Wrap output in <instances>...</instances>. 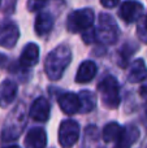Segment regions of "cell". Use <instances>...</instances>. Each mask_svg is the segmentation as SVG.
I'll list each match as a JSON object with an SVG mask.
<instances>
[{
    "label": "cell",
    "instance_id": "cell-18",
    "mask_svg": "<svg viewBox=\"0 0 147 148\" xmlns=\"http://www.w3.org/2000/svg\"><path fill=\"white\" fill-rule=\"evenodd\" d=\"M122 130L124 127L120 126L117 122H109L104 126L103 133H102V136H103L104 142L107 143H111V142H117L120 139L122 134Z\"/></svg>",
    "mask_w": 147,
    "mask_h": 148
},
{
    "label": "cell",
    "instance_id": "cell-16",
    "mask_svg": "<svg viewBox=\"0 0 147 148\" xmlns=\"http://www.w3.org/2000/svg\"><path fill=\"white\" fill-rule=\"evenodd\" d=\"M54 27V17L48 12H41L35 18V33L38 35H46Z\"/></svg>",
    "mask_w": 147,
    "mask_h": 148
},
{
    "label": "cell",
    "instance_id": "cell-7",
    "mask_svg": "<svg viewBox=\"0 0 147 148\" xmlns=\"http://www.w3.org/2000/svg\"><path fill=\"white\" fill-rule=\"evenodd\" d=\"M20 30L12 21H0V46L5 48H12L17 43Z\"/></svg>",
    "mask_w": 147,
    "mask_h": 148
},
{
    "label": "cell",
    "instance_id": "cell-3",
    "mask_svg": "<svg viewBox=\"0 0 147 148\" xmlns=\"http://www.w3.org/2000/svg\"><path fill=\"white\" fill-rule=\"evenodd\" d=\"M119 38V26L111 14L102 13L99 25L95 29V40L103 44H113Z\"/></svg>",
    "mask_w": 147,
    "mask_h": 148
},
{
    "label": "cell",
    "instance_id": "cell-6",
    "mask_svg": "<svg viewBox=\"0 0 147 148\" xmlns=\"http://www.w3.org/2000/svg\"><path fill=\"white\" fill-rule=\"evenodd\" d=\"M80 138V125L74 120H65L59 129V143L63 148H70Z\"/></svg>",
    "mask_w": 147,
    "mask_h": 148
},
{
    "label": "cell",
    "instance_id": "cell-21",
    "mask_svg": "<svg viewBox=\"0 0 147 148\" xmlns=\"http://www.w3.org/2000/svg\"><path fill=\"white\" fill-rule=\"evenodd\" d=\"M138 36L142 42H146L147 43V16L138 23Z\"/></svg>",
    "mask_w": 147,
    "mask_h": 148
},
{
    "label": "cell",
    "instance_id": "cell-23",
    "mask_svg": "<svg viewBox=\"0 0 147 148\" xmlns=\"http://www.w3.org/2000/svg\"><path fill=\"white\" fill-rule=\"evenodd\" d=\"M100 3L106 8H115L120 3V0H100Z\"/></svg>",
    "mask_w": 147,
    "mask_h": 148
},
{
    "label": "cell",
    "instance_id": "cell-11",
    "mask_svg": "<svg viewBox=\"0 0 147 148\" xmlns=\"http://www.w3.org/2000/svg\"><path fill=\"white\" fill-rule=\"evenodd\" d=\"M17 96V84L10 79H5L0 84V107L7 108Z\"/></svg>",
    "mask_w": 147,
    "mask_h": 148
},
{
    "label": "cell",
    "instance_id": "cell-20",
    "mask_svg": "<svg viewBox=\"0 0 147 148\" xmlns=\"http://www.w3.org/2000/svg\"><path fill=\"white\" fill-rule=\"evenodd\" d=\"M134 51H137V46L135 44H132V43H128V44H124L120 51V65L121 66H126L128 64V60L129 57L134 53Z\"/></svg>",
    "mask_w": 147,
    "mask_h": 148
},
{
    "label": "cell",
    "instance_id": "cell-17",
    "mask_svg": "<svg viewBox=\"0 0 147 148\" xmlns=\"http://www.w3.org/2000/svg\"><path fill=\"white\" fill-rule=\"evenodd\" d=\"M146 75H147V68H146L145 61H143L142 59L135 60L132 64V66H130L129 73H128V79H129V82L135 83V82L145 81Z\"/></svg>",
    "mask_w": 147,
    "mask_h": 148
},
{
    "label": "cell",
    "instance_id": "cell-14",
    "mask_svg": "<svg viewBox=\"0 0 147 148\" xmlns=\"http://www.w3.org/2000/svg\"><path fill=\"white\" fill-rule=\"evenodd\" d=\"M139 138V130L134 125H128L124 127L120 139L116 142V148H130Z\"/></svg>",
    "mask_w": 147,
    "mask_h": 148
},
{
    "label": "cell",
    "instance_id": "cell-27",
    "mask_svg": "<svg viewBox=\"0 0 147 148\" xmlns=\"http://www.w3.org/2000/svg\"><path fill=\"white\" fill-rule=\"evenodd\" d=\"M146 117H147V103H146Z\"/></svg>",
    "mask_w": 147,
    "mask_h": 148
},
{
    "label": "cell",
    "instance_id": "cell-4",
    "mask_svg": "<svg viewBox=\"0 0 147 148\" xmlns=\"http://www.w3.org/2000/svg\"><path fill=\"white\" fill-rule=\"evenodd\" d=\"M103 104L108 108H117L120 104V84L112 75L103 78L98 84Z\"/></svg>",
    "mask_w": 147,
    "mask_h": 148
},
{
    "label": "cell",
    "instance_id": "cell-24",
    "mask_svg": "<svg viewBox=\"0 0 147 148\" xmlns=\"http://www.w3.org/2000/svg\"><path fill=\"white\" fill-rule=\"evenodd\" d=\"M139 92H141V95H142L145 99H147V78H145V82H143L142 86H141Z\"/></svg>",
    "mask_w": 147,
    "mask_h": 148
},
{
    "label": "cell",
    "instance_id": "cell-10",
    "mask_svg": "<svg viewBox=\"0 0 147 148\" xmlns=\"http://www.w3.org/2000/svg\"><path fill=\"white\" fill-rule=\"evenodd\" d=\"M57 101H59L61 110L67 114H74L81 109L80 97H78V95L73 94V92H65V94L60 95Z\"/></svg>",
    "mask_w": 147,
    "mask_h": 148
},
{
    "label": "cell",
    "instance_id": "cell-15",
    "mask_svg": "<svg viewBox=\"0 0 147 148\" xmlns=\"http://www.w3.org/2000/svg\"><path fill=\"white\" fill-rule=\"evenodd\" d=\"M96 64L91 60L87 61H83L82 64L78 68L77 75H76V82L77 83H86V82H90L94 77L96 75Z\"/></svg>",
    "mask_w": 147,
    "mask_h": 148
},
{
    "label": "cell",
    "instance_id": "cell-12",
    "mask_svg": "<svg viewBox=\"0 0 147 148\" xmlns=\"http://www.w3.org/2000/svg\"><path fill=\"white\" fill-rule=\"evenodd\" d=\"M47 134L42 127H34L29 130L25 138V148H46Z\"/></svg>",
    "mask_w": 147,
    "mask_h": 148
},
{
    "label": "cell",
    "instance_id": "cell-25",
    "mask_svg": "<svg viewBox=\"0 0 147 148\" xmlns=\"http://www.w3.org/2000/svg\"><path fill=\"white\" fill-rule=\"evenodd\" d=\"M5 61H7V56L3 55V53H0V65H3Z\"/></svg>",
    "mask_w": 147,
    "mask_h": 148
},
{
    "label": "cell",
    "instance_id": "cell-13",
    "mask_svg": "<svg viewBox=\"0 0 147 148\" xmlns=\"http://www.w3.org/2000/svg\"><path fill=\"white\" fill-rule=\"evenodd\" d=\"M39 61V47L35 43H29L20 56V65L22 68L34 66Z\"/></svg>",
    "mask_w": 147,
    "mask_h": 148
},
{
    "label": "cell",
    "instance_id": "cell-28",
    "mask_svg": "<svg viewBox=\"0 0 147 148\" xmlns=\"http://www.w3.org/2000/svg\"><path fill=\"white\" fill-rule=\"evenodd\" d=\"M0 4H1V0H0Z\"/></svg>",
    "mask_w": 147,
    "mask_h": 148
},
{
    "label": "cell",
    "instance_id": "cell-19",
    "mask_svg": "<svg viewBox=\"0 0 147 148\" xmlns=\"http://www.w3.org/2000/svg\"><path fill=\"white\" fill-rule=\"evenodd\" d=\"M80 97V103H81V112L83 113H89L95 108L96 105V96L94 92L87 91V90H83L78 94Z\"/></svg>",
    "mask_w": 147,
    "mask_h": 148
},
{
    "label": "cell",
    "instance_id": "cell-1",
    "mask_svg": "<svg viewBox=\"0 0 147 148\" xmlns=\"http://www.w3.org/2000/svg\"><path fill=\"white\" fill-rule=\"evenodd\" d=\"M72 61V52L69 47L67 46H59L49 52L44 61V70L49 79L57 81L61 78L65 69Z\"/></svg>",
    "mask_w": 147,
    "mask_h": 148
},
{
    "label": "cell",
    "instance_id": "cell-26",
    "mask_svg": "<svg viewBox=\"0 0 147 148\" xmlns=\"http://www.w3.org/2000/svg\"><path fill=\"white\" fill-rule=\"evenodd\" d=\"M4 148H21V147H18V146H9V147H4Z\"/></svg>",
    "mask_w": 147,
    "mask_h": 148
},
{
    "label": "cell",
    "instance_id": "cell-9",
    "mask_svg": "<svg viewBox=\"0 0 147 148\" xmlns=\"http://www.w3.org/2000/svg\"><path fill=\"white\" fill-rule=\"evenodd\" d=\"M49 112H51V108H49L48 100L44 99V97H38V99H35L33 101V104H31L29 116H30L34 121L46 122L49 118Z\"/></svg>",
    "mask_w": 147,
    "mask_h": 148
},
{
    "label": "cell",
    "instance_id": "cell-22",
    "mask_svg": "<svg viewBox=\"0 0 147 148\" xmlns=\"http://www.w3.org/2000/svg\"><path fill=\"white\" fill-rule=\"evenodd\" d=\"M47 4V0H27V9L30 12L41 10Z\"/></svg>",
    "mask_w": 147,
    "mask_h": 148
},
{
    "label": "cell",
    "instance_id": "cell-2",
    "mask_svg": "<svg viewBox=\"0 0 147 148\" xmlns=\"http://www.w3.org/2000/svg\"><path fill=\"white\" fill-rule=\"evenodd\" d=\"M26 113L23 104H20L14 108L12 113L7 117L1 130V140L4 143L13 142L21 135L26 123Z\"/></svg>",
    "mask_w": 147,
    "mask_h": 148
},
{
    "label": "cell",
    "instance_id": "cell-8",
    "mask_svg": "<svg viewBox=\"0 0 147 148\" xmlns=\"http://www.w3.org/2000/svg\"><path fill=\"white\" fill-rule=\"evenodd\" d=\"M143 5L139 1L135 0H126L121 4L119 10V14L125 22L128 23H133L137 22L143 14Z\"/></svg>",
    "mask_w": 147,
    "mask_h": 148
},
{
    "label": "cell",
    "instance_id": "cell-5",
    "mask_svg": "<svg viewBox=\"0 0 147 148\" xmlns=\"http://www.w3.org/2000/svg\"><path fill=\"white\" fill-rule=\"evenodd\" d=\"M94 21H95V16L90 8L74 10L68 17V30L70 33H85L93 27Z\"/></svg>",
    "mask_w": 147,
    "mask_h": 148
}]
</instances>
